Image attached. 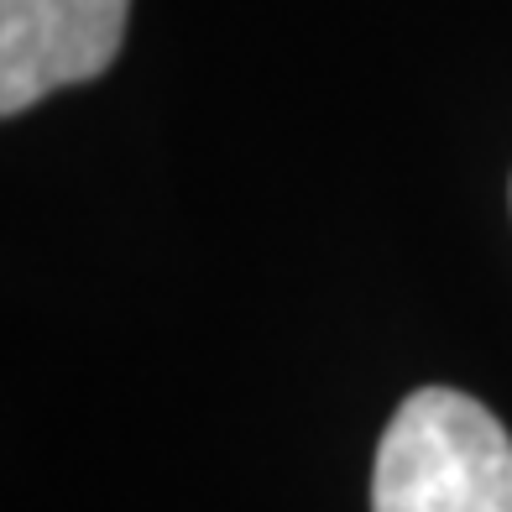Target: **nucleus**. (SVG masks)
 <instances>
[{
    "instance_id": "obj_2",
    "label": "nucleus",
    "mask_w": 512,
    "mask_h": 512,
    "mask_svg": "<svg viewBox=\"0 0 512 512\" xmlns=\"http://www.w3.org/2000/svg\"><path fill=\"white\" fill-rule=\"evenodd\" d=\"M131 0H0V115L100 79L121 53Z\"/></svg>"
},
{
    "instance_id": "obj_1",
    "label": "nucleus",
    "mask_w": 512,
    "mask_h": 512,
    "mask_svg": "<svg viewBox=\"0 0 512 512\" xmlns=\"http://www.w3.org/2000/svg\"><path fill=\"white\" fill-rule=\"evenodd\" d=\"M371 512H512V434L455 387H418L377 445Z\"/></svg>"
}]
</instances>
